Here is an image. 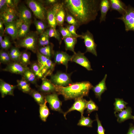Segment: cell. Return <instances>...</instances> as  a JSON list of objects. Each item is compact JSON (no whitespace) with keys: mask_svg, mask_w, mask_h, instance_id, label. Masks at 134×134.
Listing matches in <instances>:
<instances>
[{"mask_svg":"<svg viewBox=\"0 0 134 134\" xmlns=\"http://www.w3.org/2000/svg\"><path fill=\"white\" fill-rule=\"evenodd\" d=\"M24 23V22L23 20L20 18L17 19L15 20V24L18 31Z\"/></svg>","mask_w":134,"mask_h":134,"instance_id":"48","label":"cell"},{"mask_svg":"<svg viewBox=\"0 0 134 134\" xmlns=\"http://www.w3.org/2000/svg\"><path fill=\"white\" fill-rule=\"evenodd\" d=\"M70 76L71 74L58 71L51 75L50 80L55 85L66 87L72 83Z\"/></svg>","mask_w":134,"mask_h":134,"instance_id":"6","label":"cell"},{"mask_svg":"<svg viewBox=\"0 0 134 134\" xmlns=\"http://www.w3.org/2000/svg\"><path fill=\"white\" fill-rule=\"evenodd\" d=\"M100 1L98 0L62 1L66 11L75 18L80 26L96 19L100 10Z\"/></svg>","mask_w":134,"mask_h":134,"instance_id":"1","label":"cell"},{"mask_svg":"<svg viewBox=\"0 0 134 134\" xmlns=\"http://www.w3.org/2000/svg\"><path fill=\"white\" fill-rule=\"evenodd\" d=\"M117 18L124 22L126 31H134V7L128 5L124 14Z\"/></svg>","mask_w":134,"mask_h":134,"instance_id":"7","label":"cell"},{"mask_svg":"<svg viewBox=\"0 0 134 134\" xmlns=\"http://www.w3.org/2000/svg\"><path fill=\"white\" fill-rule=\"evenodd\" d=\"M30 25L24 23L18 31V37L24 38L28 34Z\"/></svg>","mask_w":134,"mask_h":134,"instance_id":"35","label":"cell"},{"mask_svg":"<svg viewBox=\"0 0 134 134\" xmlns=\"http://www.w3.org/2000/svg\"><path fill=\"white\" fill-rule=\"evenodd\" d=\"M110 8V4L109 0H101L100 3V22L105 21L108 11Z\"/></svg>","mask_w":134,"mask_h":134,"instance_id":"21","label":"cell"},{"mask_svg":"<svg viewBox=\"0 0 134 134\" xmlns=\"http://www.w3.org/2000/svg\"><path fill=\"white\" fill-rule=\"evenodd\" d=\"M111 10H115L123 15L125 12L127 6L120 0H110Z\"/></svg>","mask_w":134,"mask_h":134,"instance_id":"22","label":"cell"},{"mask_svg":"<svg viewBox=\"0 0 134 134\" xmlns=\"http://www.w3.org/2000/svg\"><path fill=\"white\" fill-rule=\"evenodd\" d=\"M38 51L42 55L50 59L54 56V52L53 50V45L51 44L41 47Z\"/></svg>","mask_w":134,"mask_h":134,"instance_id":"26","label":"cell"},{"mask_svg":"<svg viewBox=\"0 0 134 134\" xmlns=\"http://www.w3.org/2000/svg\"><path fill=\"white\" fill-rule=\"evenodd\" d=\"M41 79L42 82L39 88L41 91L48 93L56 92L55 85L50 80L44 77Z\"/></svg>","mask_w":134,"mask_h":134,"instance_id":"20","label":"cell"},{"mask_svg":"<svg viewBox=\"0 0 134 134\" xmlns=\"http://www.w3.org/2000/svg\"><path fill=\"white\" fill-rule=\"evenodd\" d=\"M31 69L37 78L42 79L43 77V75L38 63H34L32 64L31 66Z\"/></svg>","mask_w":134,"mask_h":134,"instance_id":"36","label":"cell"},{"mask_svg":"<svg viewBox=\"0 0 134 134\" xmlns=\"http://www.w3.org/2000/svg\"><path fill=\"white\" fill-rule=\"evenodd\" d=\"M44 2L47 5L53 6L59 2V1L57 0H45Z\"/></svg>","mask_w":134,"mask_h":134,"instance_id":"49","label":"cell"},{"mask_svg":"<svg viewBox=\"0 0 134 134\" xmlns=\"http://www.w3.org/2000/svg\"><path fill=\"white\" fill-rule=\"evenodd\" d=\"M45 99L52 110L64 113L61 108L62 102L58 98L57 93L55 92L47 95L45 97Z\"/></svg>","mask_w":134,"mask_h":134,"instance_id":"9","label":"cell"},{"mask_svg":"<svg viewBox=\"0 0 134 134\" xmlns=\"http://www.w3.org/2000/svg\"><path fill=\"white\" fill-rule=\"evenodd\" d=\"M18 88L24 93H31L32 91L29 83L23 77L20 80H17Z\"/></svg>","mask_w":134,"mask_h":134,"instance_id":"27","label":"cell"},{"mask_svg":"<svg viewBox=\"0 0 134 134\" xmlns=\"http://www.w3.org/2000/svg\"><path fill=\"white\" fill-rule=\"evenodd\" d=\"M86 108L87 109V113L89 114H90L93 111H97L98 110L97 105L91 99L87 101Z\"/></svg>","mask_w":134,"mask_h":134,"instance_id":"40","label":"cell"},{"mask_svg":"<svg viewBox=\"0 0 134 134\" xmlns=\"http://www.w3.org/2000/svg\"><path fill=\"white\" fill-rule=\"evenodd\" d=\"M75 101L71 107L63 113L64 117L66 119V115L72 111L76 110L79 111L81 116H83L84 110L86 109L87 101L82 97L77 98L74 100Z\"/></svg>","mask_w":134,"mask_h":134,"instance_id":"10","label":"cell"},{"mask_svg":"<svg viewBox=\"0 0 134 134\" xmlns=\"http://www.w3.org/2000/svg\"><path fill=\"white\" fill-rule=\"evenodd\" d=\"M55 86L56 92L58 94L62 95L65 100H75L87 96L90 90L93 87L88 81L72 83L65 87L56 85Z\"/></svg>","mask_w":134,"mask_h":134,"instance_id":"2","label":"cell"},{"mask_svg":"<svg viewBox=\"0 0 134 134\" xmlns=\"http://www.w3.org/2000/svg\"><path fill=\"white\" fill-rule=\"evenodd\" d=\"M54 60L55 64L65 66L67 70L69 61H71L72 55H70L66 52L58 51L54 52Z\"/></svg>","mask_w":134,"mask_h":134,"instance_id":"12","label":"cell"},{"mask_svg":"<svg viewBox=\"0 0 134 134\" xmlns=\"http://www.w3.org/2000/svg\"><path fill=\"white\" fill-rule=\"evenodd\" d=\"M49 37H54L58 41L60 45L62 43L61 37V34L56 29L50 27L46 31Z\"/></svg>","mask_w":134,"mask_h":134,"instance_id":"31","label":"cell"},{"mask_svg":"<svg viewBox=\"0 0 134 134\" xmlns=\"http://www.w3.org/2000/svg\"><path fill=\"white\" fill-rule=\"evenodd\" d=\"M63 39L65 44L66 50H69L73 52L74 54L75 53L74 48L77 43V38L70 37H66Z\"/></svg>","mask_w":134,"mask_h":134,"instance_id":"24","label":"cell"},{"mask_svg":"<svg viewBox=\"0 0 134 134\" xmlns=\"http://www.w3.org/2000/svg\"><path fill=\"white\" fill-rule=\"evenodd\" d=\"M9 7L6 3V0H0V13L5 12Z\"/></svg>","mask_w":134,"mask_h":134,"instance_id":"46","label":"cell"},{"mask_svg":"<svg viewBox=\"0 0 134 134\" xmlns=\"http://www.w3.org/2000/svg\"><path fill=\"white\" fill-rule=\"evenodd\" d=\"M94 121L92 120L89 117H85L83 115L81 116L77 125L79 126L92 127V124Z\"/></svg>","mask_w":134,"mask_h":134,"instance_id":"33","label":"cell"},{"mask_svg":"<svg viewBox=\"0 0 134 134\" xmlns=\"http://www.w3.org/2000/svg\"><path fill=\"white\" fill-rule=\"evenodd\" d=\"M8 53L12 61L19 62L22 53L17 48L12 47Z\"/></svg>","mask_w":134,"mask_h":134,"instance_id":"30","label":"cell"},{"mask_svg":"<svg viewBox=\"0 0 134 134\" xmlns=\"http://www.w3.org/2000/svg\"><path fill=\"white\" fill-rule=\"evenodd\" d=\"M4 22L2 19L0 18V32L4 33L5 30L4 29L3 25Z\"/></svg>","mask_w":134,"mask_h":134,"instance_id":"51","label":"cell"},{"mask_svg":"<svg viewBox=\"0 0 134 134\" xmlns=\"http://www.w3.org/2000/svg\"><path fill=\"white\" fill-rule=\"evenodd\" d=\"M12 61L8 53L3 50H0V63L7 65Z\"/></svg>","mask_w":134,"mask_h":134,"instance_id":"37","label":"cell"},{"mask_svg":"<svg viewBox=\"0 0 134 134\" xmlns=\"http://www.w3.org/2000/svg\"><path fill=\"white\" fill-rule=\"evenodd\" d=\"M30 56L29 54L26 52L22 53L19 63L24 66L26 67L30 64Z\"/></svg>","mask_w":134,"mask_h":134,"instance_id":"38","label":"cell"},{"mask_svg":"<svg viewBox=\"0 0 134 134\" xmlns=\"http://www.w3.org/2000/svg\"><path fill=\"white\" fill-rule=\"evenodd\" d=\"M15 21L10 23H3L5 27V32L13 40L18 37V30L16 26Z\"/></svg>","mask_w":134,"mask_h":134,"instance_id":"23","label":"cell"},{"mask_svg":"<svg viewBox=\"0 0 134 134\" xmlns=\"http://www.w3.org/2000/svg\"><path fill=\"white\" fill-rule=\"evenodd\" d=\"M132 109L131 107L128 106L118 114H115L117 117V120L119 123H121L129 119L134 120V116L132 114Z\"/></svg>","mask_w":134,"mask_h":134,"instance_id":"18","label":"cell"},{"mask_svg":"<svg viewBox=\"0 0 134 134\" xmlns=\"http://www.w3.org/2000/svg\"><path fill=\"white\" fill-rule=\"evenodd\" d=\"M0 44L1 48L3 49L7 50L11 46V43L9 37L7 36L4 37Z\"/></svg>","mask_w":134,"mask_h":134,"instance_id":"42","label":"cell"},{"mask_svg":"<svg viewBox=\"0 0 134 134\" xmlns=\"http://www.w3.org/2000/svg\"><path fill=\"white\" fill-rule=\"evenodd\" d=\"M37 34V33L33 32L28 33L20 41L19 44V46L35 53L37 51L38 39Z\"/></svg>","mask_w":134,"mask_h":134,"instance_id":"4","label":"cell"},{"mask_svg":"<svg viewBox=\"0 0 134 134\" xmlns=\"http://www.w3.org/2000/svg\"><path fill=\"white\" fill-rule=\"evenodd\" d=\"M4 33L0 32V43L2 41L3 38Z\"/></svg>","mask_w":134,"mask_h":134,"instance_id":"52","label":"cell"},{"mask_svg":"<svg viewBox=\"0 0 134 134\" xmlns=\"http://www.w3.org/2000/svg\"><path fill=\"white\" fill-rule=\"evenodd\" d=\"M96 119L97 123V130L98 134H105V130L102 127L101 123L99 120L98 114L96 113Z\"/></svg>","mask_w":134,"mask_h":134,"instance_id":"44","label":"cell"},{"mask_svg":"<svg viewBox=\"0 0 134 134\" xmlns=\"http://www.w3.org/2000/svg\"><path fill=\"white\" fill-rule=\"evenodd\" d=\"M56 19L57 25L60 27H63L66 12L63 3L58 2L56 4Z\"/></svg>","mask_w":134,"mask_h":134,"instance_id":"13","label":"cell"},{"mask_svg":"<svg viewBox=\"0 0 134 134\" xmlns=\"http://www.w3.org/2000/svg\"><path fill=\"white\" fill-rule=\"evenodd\" d=\"M128 103L124 101L123 99L115 98L114 103L115 114L117 112H121L124 108H126V105Z\"/></svg>","mask_w":134,"mask_h":134,"instance_id":"29","label":"cell"},{"mask_svg":"<svg viewBox=\"0 0 134 134\" xmlns=\"http://www.w3.org/2000/svg\"><path fill=\"white\" fill-rule=\"evenodd\" d=\"M19 14V18L22 20L24 23L30 25L32 18L31 13L30 10L25 5L23 4L20 7Z\"/></svg>","mask_w":134,"mask_h":134,"instance_id":"17","label":"cell"},{"mask_svg":"<svg viewBox=\"0 0 134 134\" xmlns=\"http://www.w3.org/2000/svg\"><path fill=\"white\" fill-rule=\"evenodd\" d=\"M127 134H134V126L131 124L128 130V131Z\"/></svg>","mask_w":134,"mask_h":134,"instance_id":"50","label":"cell"},{"mask_svg":"<svg viewBox=\"0 0 134 134\" xmlns=\"http://www.w3.org/2000/svg\"><path fill=\"white\" fill-rule=\"evenodd\" d=\"M71 61L80 65L88 71L92 70L90 62L84 55V53L80 51L76 52L72 55Z\"/></svg>","mask_w":134,"mask_h":134,"instance_id":"11","label":"cell"},{"mask_svg":"<svg viewBox=\"0 0 134 134\" xmlns=\"http://www.w3.org/2000/svg\"><path fill=\"white\" fill-rule=\"evenodd\" d=\"M56 4L47 10V18L49 25L50 27L54 29H56L57 25L56 17Z\"/></svg>","mask_w":134,"mask_h":134,"instance_id":"19","label":"cell"},{"mask_svg":"<svg viewBox=\"0 0 134 134\" xmlns=\"http://www.w3.org/2000/svg\"><path fill=\"white\" fill-rule=\"evenodd\" d=\"M59 31L62 36L63 39L67 37H73L67 27H60L59 28Z\"/></svg>","mask_w":134,"mask_h":134,"instance_id":"43","label":"cell"},{"mask_svg":"<svg viewBox=\"0 0 134 134\" xmlns=\"http://www.w3.org/2000/svg\"><path fill=\"white\" fill-rule=\"evenodd\" d=\"M107 76V74H105L103 79L92 89L96 97L98 99L99 101L101 100L102 94L107 90L105 83Z\"/></svg>","mask_w":134,"mask_h":134,"instance_id":"16","label":"cell"},{"mask_svg":"<svg viewBox=\"0 0 134 134\" xmlns=\"http://www.w3.org/2000/svg\"><path fill=\"white\" fill-rule=\"evenodd\" d=\"M26 67L24 66L19 62H12L7 64L3 70L23 75Z\"/></svg>","mask_w":134,"mask_h":134,"instance_id":"14","label":"cell"},{"mask_svg":"<svg viewBox=\"0 0 134 134\" xmlns=\"http://www.w3.org/2000/svg\"><path fill=\"white\" fill-rule=\"evenodd\" d=\"M38 34H41L44 31L47 26L42 21L35 20L34 22Z\"/></svg>","mask_w":134,"mask_h":134,"instance_id":"39","label":"cell"},{"mask_svg":"<svg viewBox=\"0 0 134 134\" xmlns=\"http://www.w3.org/2000/svg\"><path fill=\"white\" fill-rule=\"evenodd\" d=\"M67 28L73 37L77 38L80 37L81 35L78 34L76 33V28L75 26L69 25H67Z\"/></svg>","mask_w":134,"mask_h":134,"instance_id":"45","label":"cell"},{"mask_svg":"<svg viewBox=\"0 0 134 134\" xmlns=\"http://www.w3.org/2000/svg\"><path fill=\"white\" fill-rule=\"evenodd\" d=\"M31 95L33 97L39 105L43 104L45 100V97L39 92L33 90L31 92Z\"/></svg>","mask_w":134,"mask_h":134,"instance_id":"34","label":"cell"},{"mask_svg":"<svg viewBox=\"0 0 134 134\" xmlns=\"http://www.w3.org/2000/svg\"><path fill=\"white\" fill-rule=\"evenodd\" d=\"M66 21L70 25H74L76 27V29L78 28L80 26L77 21L72 15L66 11Z\"/></svg>","mask_w":134,"mask_h":134,"instance_id":"41","label":"cell"},{"mask_svg":"<svg viewBox=\"0 0 134 134\" xmlns=\"http://www.w3.org/2000/svg\"><path fill=\"white\" fill-rule=\"evenodd\" d=\"M26 3L37 18L41 21L45 20L47 10L41 2L34 0H29L27 1Z\"/></svg>","mask_w":134,"mask_h":134,"instance_id":"5","label":"cell"},{"mask_svg":"<svg viewBox=\"0 0 134 134\" xmlns=\"http://www.w3.org/2000/svg\"><path fill=\"white\" fill-rule=\"evenodd\" d=\"M38 64L39 66L43 77L51 75L54 70L55 64L51 59L42 55L38 51L37 52Z\"/></svg>","mask_w":134,"mask_h":134,"instance_id":"3","label":"cell"},{"mask_svg":"<svg viewBox=\"0 0 134 134\" xmlns=\"http://www.w3.org/2000/svg\"><path fill=\"white\" fill-rule=\"evenodd\" d=\"M47 102L45 99L44 103L39 105L40 117L41 119L44 122L46 121L47 118L50 114L49 109L46 105Z\"/></svg>","mask_w":134,"mask_h":134,"instance_id":"28","label":"cell"},{"mask_svg":"<svg viewBox=\"0 0 134 134\" xmlns=\"http://www.w3.org/2000/svg\"><path fill=\"white\" fill-rule=\"evenodd\" d=\"M16 86L8 84L0 79V92L2 98L7 95L14 96V90Z\"/></svg>","mask_w":134,"mask_h":134,"instance_id":"15","label":"cell"},{"mask_svg":"<svg viewBox=\"0 0 134 134\" xmlns=\"http://www.w3.org/2000/svg\"><path fill=\"white\" fill-rule=\"evenodd\" d=\"M49 38L46 31H44L40 35L38 38V45L42 47L50 44Z\"/></svg>","mask_w":134,"mask_h":134,"instance_id":"32","label":"cell"},{"mask_svg":"<svg viewBox=\"0 0 134 134\" xmlns=\"http://www.w3.org/2000/svg\"><path fill=\"white\" fill-rule=\"evenodd\" d=\"M7 4L9 7L15 9L19 0H6Z\"/></svg>","mask_w":134,"mask_h":134,"instance_id":"47","label":"cell"},{"mask_svg":"<svg viewBox=\"0 0 134 134\" xmlns=\"http://www.w3.org/2000/svg\"><path fill=\"white\" fill-rule=\"evenodd\" d=\"M23 77L29 83L36 84L37 77L31 69L26 67L23 75Z\"/></svg>","mask_w":134,"mask_h":134,"instance_id":"25","label":"cell"},{"mask_svg":"<svg viewBox=\"0 0 134 134\" xmlns=\"http://www.w3.org/2000/svg\"><path fill=\"white\" fill-rule=\"evenodd\" d=\"M80 38L84 39L86 48L85 52H89L96 56H97L96 50L97 44L95 43L93 34L89 30H87L81 35Z\"/></svg>","mask_w":134,"mask_h":134,"instance_id":"8","label":"cell"}]
</instances>
